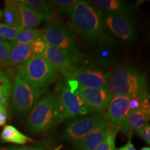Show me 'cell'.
I'll return each mask as SVG.
<instances>
[{
  "label": "cell",
  "mask_w": 150,
  "mask_h": 150,
  "mask_svg": "<svg viewBox=\"0 0 150 150\" xmlns=\"http://www.w3.org/2000/svg\"><path fill=\"white\" fill-rule=\"evenodd\" d=\"M70 16L73 29L86 40L93 42L104 35L102 11L88 1H77Z\"/></svg>",
  "instance_id": "1"
},
{
  "label": "cell",
  "mask_w": 150,
  "mask_h": 150,
  "mask_svg": "<svg viewBox=\"0 0 150 150\" xmlns=\"http://www.w3.org/2000/svg\"><path fill=\"white\" fill-rule=\"evenodd\" d=\"M147 77L128 65H119L108 73L107 88L111 97H131L147 91Z\"/></svg>",
  "instance_id": "2"
},
{
  "label": "cell",
  "mask_w": 150,
  "mask_h": 150,
  "mask_svg": "<svg viewBox=\"0 0 150 150\" xmlns=\"http://www.w3.org/2000/svg\"><path fill=\"white\" fill-rule=\"evenodd\" d=\"M60 121L58 97L50 94L35 103L28 117L27 128L33 134H47Z\"/></svg>",
  "instance_id": "3"
},
{
  "label": "cell",
  "mask_w": 150,
  "mask_h": 150,
  "mask_svg": "<svg viewBox=\"0 0 150 150\" xmlns=\"http://www.w3.org/2000/svg\"><path fill=\"white\" fill-rule=\"evenodd\" d=\"M17 74L43 94L57 79L59 72L42 56H33L18 67Z\"/></svg>",
  "instance_id": "4"
},
{
  "label": "cell",
  "mask_w": 150,
  "mask_h": 150,
  "mask_svg": "<svg viewBox=\"0 0 150 150\" xmlns=\"http://www.w3.org/2000/svg\"><path fill=\"white\" fill-rule=\"evenodd\" d=\"M42 38L48 46L64 50L79 59L76 38L66 26L60 23L50 24L42 30Z\"/></svg>",
  "instance_id": "5"
},
{
  "label": "cell",
  "mask_w": 150,
  "mask_h": 150,
  "mask_svg": "<svg viewBox=\"0 0 150 150\" xmlns=\"http://www.w3.org/2000/svg\"><path fill=\"white\" fill-rule=\"evenodd\" d=\"M42 95L16 74L13 86L12 106L19 117H25Z\"/></svg>",
  "instance_id": "6"
},
{
  "label": "cell",
  "mask_w": 150,
  "mask_h": 150,
  "mask_svg": "<svg viewBox=\"0 0 150 150\" xmlns=\"http://www.w3.org/2000/svg\"><path fill=\"white\" fill-rule=\"evenodd\" d=\"M63 74L67 81H72L82 87L93 88L107 87L108 73L95 67L72 65Z\"/></svg>",
  "instance_id": "7"
},
{
  "label": "cell",
  "mask_w": 150,
  "mask_h": 150,
  "mask_svg": "<svg viewBox=\"0 0 150 150\" xmlns=\"http://www.w3.org/2000/svg\"><path fill=\"white\" fill-rule=\"evenodd\" d=\"M60 120L67 118L86 116L93 113L95 110L90 107L77 95L65 86L58 97Z\"/></svg>",
  "instance_id": "8"
},
{
  "label": "cell",
  "mask_w": 150,
  "mask_h": 150,
  "mask_svg": "<svg viewBox=\"0 0 150 150\" xmlns=\"http://www.w3.org/2000/svg\"><path fill=\"white\" fill-rule=\"evenodd\" d=\"M104 121L106 120L99 115L75 118L68 122L61 138L75 146Z\"/></svg>",
  "instance_id": "9"
},
{
  "label": "cell",
  "mask_w": 150,
  "mask_h": 150,
  "mask_svg": "<svg viewBox=\"0 0 150 150\" xmlns=\"http://www.w3.org/2000/svg\"><path fill=\"white\" fill-rule=\"evenodd\" d=\"M67 87L71 91L81 97L93 109L96 110L108 107L111 96L107 87L100 88H85L72 81H67Z\"/></svg>",
  "instance_id": "10"
},
{
  "label": "cell",
  "mask_w": 150,
  "mask_h": 150,
  "mask_svg": "<svg viewBox=\"0 0 150 150\" xmlns=\"http://www.w3.org/2000/svg\"><path fill=\"white\" fill-rule=\"evenodd\" d=\"M104 27H106L114 35L126 42H133L135 39V29L127 16L120 14L103 15Z\"/></svg>",
  "instance_id": "11"
},
{
  "label": "cell",
  "mask_w": 150,
  "mask_h": 150,
  "mask_svg": "<svg viewBox=\"0 0 150 150\" xmlns=\"http://www.w3.org/2000/svg\"><path fill=\"white\" fill-rule=\"evenodd\" d=\"M42 56L58 72L63 73L78 60L68 52L58 47L48 46L47 45Z\"/></svg>",
  "instance_id": "12"
},
{
  "label": "cell",
  "mask_w": 150,
  "mask_h": 150,
  "mask_svg": "<svg viewBox=\"0 0 150 150\" xmlns=\"http://www.w3.org/2000/svg\"><path fill=\"white\" fill-rule=\"evenodd\" d=\"M129 102L128 97H111L108 106V119L117 130L129 113Z\"/></svg>",
  "instance_id": "13"
},
{
  "label": "cell",
  "mask_w": 150,
  "mask_h": 150,
  "mask_svg": "<svg viewBox=\"0 0 150 150\" xmlns=\"http://www.w3.org/2000/svg\"><path fill=\"white\" fill-rule=\"evenodd\" d=\"M112 130L111 126L107 122L104 121L74 147L76 150H95Z\"/></svg>",
  "instance_id": "14"
},
{
  "label": "cell",
  "mask_w": 150,
  "mask_h": 150,
  "mask_svg": "<svg viewBox=\"0 0 150 150\" xmlns=\"http://www.w3.org/2000/svg\"><path fill=\"white\" fill-rule=\"evenodd\" d=\"M33 56L34 55L32 54L30 49V45L12 43L8 61L1 68L3 67L7 68V70L5 71L11 76V74H13V69L16 67L18 68L24 62Z\"/></svg>",
  "instance_id": "15"
},
{
  "label": "cell",
  "mask_w": 150,
  "mask_h": 150,
  "mask_svg": "<svg viewBox=\"0 0 150 150\" xmlns=\"http://www.w3.org/2000/svg\"><path fill=\"white\" fill-rule=\"evenodd\" d=\"M149 121V114L142 110L129 112L119 130L125 134L131 136L134 131H136L147 125Z\"/></svg>",
  "instance_id": "16"
},
{
  "label": "cell",
  "mask_w": 150,
  "mask_h": 150,
  "mask_svg": "<svg viewBox=\"0 0 150 150\" xmlns=\"http://www.w3.org/2000/svg\"><path fill=\"white\" fill-rule=\"evenodd\" d=\"M101 11H106L107 13L120 14L129 17L131 13L130 6L123 1L120 0H91L88 1Z\"/></svg>",
  "instance_id": "17"
},
{
  "label": "cell",
  "mask_w": 150,
  "mask_h": 150,
  "mask_svg": "<svg viewBox=\"0 0 150 150\" xmlns=\"http://www.w3.org/2000/svg\"><path fill=\"white\" fill-rule=\"evenodd\" d=\"M16 2L21 16L22 27L26 29H33L41 23L43 20L42 18L34 11L27 6L19 2V1H16Z\"/></svg>",
  "instance_id": "18"
},
{
  "label": "cell",
  "mask_w": 150,
  "mask_h": 150,
  "mask_svg": "<svg viewBox=\"0 0 150 150\" xmlns=\"http://www.w3.org/2000/svg\"><path fill=\"white\" fill-rule=\"evenodd\" d=\"M3 16L6 24L11 27H22L21 16L16 1H5Z\"/></svg>",
  "instance_id": "19"
},
{
  "label": "cell",
  "mask_w": 150,
  "mask_h": 150,
  "mask_svg": "<svg viewBox=\"0 0 150 150\" xmlns=\"http://www.w3.org/2000/svg\"><path fill=\"white\" fill-rule=\"evenodd\" d=\"M0 140L2 142H13L18 145H24L29 142H35L11 125H6L4 127L0 136Z\"/></svg>",
  "instance_id": "20"
},
{
  "label": "cell",
  "mask_w": 150,
  "mask_h": 150,
  "mask_svg": "<svg viewBox=\"0 0 150 150\" xmlns=\"http://www.w3.org/2000/svg\"><path fill=\"white\" fill-rule=\"evenodd\" d=\"M19 2L34 11L42 18V20H46L47 22H50L51 20V9L47 1L42 0H20Z\"/></svg>",
  "instance_id": "21"
},
{
  "label": "cell",
  "mask_w": 150,
  "mask_h": 150,
  "mask_svg": "<svg viewBox=\"0 0 150 150\" xmlns=\"http://www.w3.org/2000/svg\"><path fill=\"white\" fill-rule=\"evenodd\" d=\"M12 92L11 75L0 68V107L7 105Z\"/></svg>",
  "instance_id": "22"
},
{
  "label": "cell",
  "mask_w": 150,
  "mask_h": 150,
  "mask_svg": "<svg viewBox=\"0 0 150 150\" xmlns=\"http://www.w3.org/2000/svg\"><path fill=\"white\" fill-rule=\"evenodd\" d=\"M41 37H42V30L24 28L11 42L13 44L29 45L37 38Z\"/></svg>",
  "instance_id": "23"
},
{
  "label": "cell",
  "mask_w": 150,
  "mask_h": 150,
  "mask_svg": "<svg viewBox=\"0 0 150 150\" xmlns=\"http://www.w3.org/2000/svg\"><path fill=\"white\" fill-rule=\"evenodd\" d=\"M77 0H52L47 1L50 9L52 8L62 14H70Z\"/></svg>",
  "instance_id": "24"
},
{
  "label": "cell",
  "mask_w": 150,
  "mask_h": 150,
  "mask_svg": "<svg viewBox=\"0 0 150 150\" xmlns=\"http://www.w3.org/2000/svg\"><path fill=\"white\" fill-rule=\"evenodd\" d=\"M23 29V27H14L6 24L0 23V36L2 37L6 41L8 40L12 42L16 35Z\"/></svg>",
  "instance_id": "25"
},
{
  "label": "cell",
  "mask_w": 150,
  "mask_h": 150,
  "mask_svg": "<svg viewBox=\"0 0 150 150\" xmlns=\"http://www.w3.org/2000/svg\"><path fill=\"white\" fill-rule=\"evenodd\" d=\"M117 133V129L112 130L95 150H117L115 147V138Z\"/></svg>",
  "instance_id": "26"
},
{
  "label": "cell",
  "mask_w": 150,
  "mask_h": 150,
  "mask_svg": "<svg viewBox=\"0 0 150 150\" xmlns=\"http://www.w3.org/2000/svg\"><path fill=\"white\" fill-rule=\"evenodd\" d=\"M30 45V49L34 56H42L47 47V44L42 37L37 38Z\"/></svg>",
  "instance_id": "27"
},
{
  "label": "cell",
  "mask_w": 150,
  "mask_h": 150,
  "mask_svg": "<svg viewBox=\"0 0 150 150\" xmlns=\"http://www.w3.org/2000/svg\"><path fill=\"white\" fill-rule=\"evenodd\" d=\"M11 47H12L11 42H6L0 45V68L2 67L3 65L8 61Z\"/></svg>",
  "instance_id": "28"
},
{
  "label": "cell",
  "mask_w": 150,
  "mask_h": 150,
  "mask_svg": "<svg viewBox=\"0 0 150 150\" xmlns=\"http://www.w3.org/2000/svg\"><path fill=\"white\" fill-rule=\"evenodd\" d=\"M144 92H142V93L140 94H138V95H135L134 96L129 97V112L136 111V110H141V97H142V94Z\"/></svg>",
  "instance_id": "29"
},
{
  "label": "cell",
  "mask_w": 150,
  "mask_h": 150,
  "mask_svg": "<svg viewBox=\"0 0 150 150\" xmlns=\"http://www.w3.org/2000/svg\"><path fill=\"white\" fill-rule=\"evenodd\" d=\"M137 134L147 144H150V126L149 125H145L141 128L136 130Z\"/></svg>",
  "instance_id": "30"
},
{
  "label": "cell",
  "mask_w": 150,
  "mask_h": 150,
  "mask_svg": "<svg viewBox=\"0 0 150 150\" xmlns=\"http://www.w3.org/2000/svg\"><path fill=\"white\" fill-rule=\"evenodd\" d=\"M141 110L147 113H150V97L149 94L147 91L142 94Z\"/></svg>",
  "instance_id": "31"
},
{
  "label": "cell",
  "mask_w": 150,
  "mask_h": 150,
  "mask_svg": "<svg viewBox=\"0 0 150 150\" xmlns=\"http://www.w3.org/2000/svg\"><path fill=\"white\" fill-rule=\"evenodd\" d=\"M18 150H50L48 145H35L18 147Z\"/></svg>",
  "instance_id": "32"
},
{
  "label": "cell",
  "mask_w": 150,
  "mask_h": 150,
  "mask_svg": "<svg viewBox=\"0 0 150 150\" xmlns=\"http://www.w3.org/2000/svg\"><path fill=\"white\" fill-rule=\"evenodd\" d=\"M7 105L0 107V127L4 126L8 118V113H7Z\"/></svg>",
  "instance_id": "33"
},
{
  "label": "cell",
  "mask_w": 150,
  "mask_h": 150,
  "mask_svg": "<svg viewBox=\"0 0 150 150\" xmlns=\"http://www.w3.org/2000/svg\"><path fill=\"white\" fill-rule=\"evenodd\" d=\"M117 150H136L134 145L131 142V136H129V140L126 145L120 148H117Z\"/></svg>",
  "instance_id": "34"
},
{
  "label": "cell",
  "mask_w": 150,
  "mask_h": 150,
  "mask_svg": "<svg viewBox=\"0 0 150 150\" xmlns=\"http://www.w3.org/2000/svg\"><path fill=\"white\" fill-rule=\"evenodd\" d=\"M0 150H18V147H13V146H11V147L0 148Z\"/></svg>",
  "instance_id": "35"
},
{
  "label": "cell",
  "mask_w": 150,
  "mask_h": 150,
  "mask_svg": "<svg viewBox=\"0 0 150 150\" xmlns=\"http://www.w3.org/2000/svg\"><path fill=\"white\" fill-rule=\"evenodd\" d=\"M8 42V41H6V40H4V39L2 37L0 36V45L4 44V43H5V42Z\"/></svg>",
  "instance_id": "36"
},
{
  "label": "cell",
  "mask_w": 150,
  "mask_h": 150,
  "mask_svg": "<svg viewBox=\"0 0 150 150\" xmlns=\"http://www.w3.org/2000/svg\"><path fill=\"white\" fill-rule=\"evenodd\" d=\"M2 18H3V13H2V11H1V8H0V21L1 20Z\"/></svg>",
  "instance_id": "37"
},
{
  "label": "cell",
  "mask_w": 150,
  "mask_h": 150,
  "mask_svg": "<svg viewBox=\"0 0 150 150\" xmlns=\"http://www.w3.org/2000/svg\"><path fill=\"white\" fill-rule=\"evenodd\" d=\"M140 150H150V148L149 147H143Z\"/></svg>",
  "instance_id": "38"
}]
</instances>
